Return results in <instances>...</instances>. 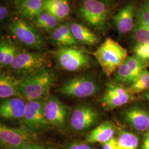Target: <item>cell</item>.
Segmentation results:
<instances>
[{"label":"cell","instance_id":"cell-1","mask_svg":"<svg viewBox=\"0 0 149 149\" xmlns=\"http://www.w3.org/2000/svg\"><path fill=\"white\" fill-rule=\"evenodd\" d=\"M19 89L28 101L47 99L55 81L53 72L47 68L20 79Z\"/></svg>","mask_w":149,"mask_h":149},{"label":"cell","instance_id":"cell-2","mask_svg":"<svg viewBox=\"0 0 149 149\" xmlns=\"http://www.w3.org/2000/svg\"><path fill=\"white\" fill-rule=\"evenodd\" d=\"M107 76L116 72L128 58V51L117 42L108 38L93 53Z\"/></svg>","mask_w":149,"mask_h":149},{"label":"cell","instance_id":"cell-3","mask_svg":"<svg viewBox=\"0 0 149 149\" xmlns=\"http://www.w3.org/2000/svg\"><path fill=\"white\" fill-rule=\"evenodd\" d=\"M53 55L59 67L68 71L74 72L90 66L89 54L82 47H60L54 52Z\"/></svg>","mask_w":149,"mask_h":149},{"label":"cell","instance_id":"cell-4","mask_svg":"<svg viewBox=\"0 0 149 149\" xmlns=\"http://www.w3.org/2000/svg\"><path fill=\"white\" fill-rule=\"evenodd\" d=\"M49 64V58L45 54L18 51L10 68L15 74L23 79L47 68Z\"/></svg>","mask_w":149,"mask_h":149},{"label":"cell","instance_id":"cell-5","mask_svg":"<svg viewBox=\"0 0 149 149\" xmlns=\"http://www.w3.org/2000/svg\"><path fill=\"white\" fill-rule=\"evenodd\" d=\"M79 16L86 24L98 32L106 29L108 11L106 4L98 0H83Z\"/></svg>","mask_w":149,"mask_h":149},{"label":"cell","instance_id":"cell-6","mask_svg":"<svg viewBox=\"0 0 149 149\" xmlns=\"http://www.w3.org/2000/svg\"><path fill=\"white\" fill-rule=\"evenodd\" d=\"M8 28L12 35L27 47L37 50L44 47L43 38L34 28L23 19L13 18L9 23Z\"/></svg>","mask_w":149,"mask_h":149},{"label":"cell","instance_id":"cell-7","mask_svg":"<svg viewBox=\"0 0 149 149\" xmlns=\"http://www.w3.org/2000/svg\"><path fill=\"white\" fill-rule=\"evenodd\" d=\"M98 85L90 76L80 75L65 82L59 92L65 96L84 98L93 96L98 90Z\"/></svg>","mask_w":149,"mask_h":149},{"label":"cell","instance_id":"cell-8","mask_svg":"<svg viewBox=\"0 0 149 149\" xmlns=\"http://www.w3.org/2000/svg\"><path fill=\"white\" fill-rule=\"evenodd\" d=\"M36 134L22 125L19 127L0 125V141L6 149H11L24 144L37 143Z\"/></svg>","mask_w":149,"mask_h":149},{"label":"cell","instance_id":"cell-9","mask_svg":"<svg viewBox=\"0 0 149 149\" xmlns=\"http://www.w3.org/2000/svg\"><path fill=\"white\" fill-rule=\"evenodd\" d=\"M136 99L128 87L116 82L107 84L106 90L100 99L102 106L108 111L127 104Z\"/></svg>","mask_w":149,"mask_h":149},{"label":"cell","instance_id":"cell-10","mask_svg":"<svg viewBox=\"0 0 149 149\" xmlns=\"http://www.w3.org/2000/svg\"><path fill=\"white\" fill-rule=\"evenodd\" d=\"M45 101V99L28 102L24 116L21 120L22 125L34 133H40L49 127L44 113Z\"/></svg>","mask_w":149,"mask_h":149},{"label":"cell","instance_id":"cell-11","mask_svg":"<svg viewBox=\"0 0 149 149\" xmlns=\"http://www.w3.org/2000/svg\"><path fill=\"white\" fill-rule=\"evenodd\" d=\"M149 61L135 55L128 56L115 74V82L122 85H131L140 74L147 69Z\"/></svg>","mask_w":149,"mask_h":149},{"label":"cell","instance_id":"cell-12","mask_svg":"<svg viewBox=\"0 0 149 149\" xmlns=\"http://www.w3.org/2000/svg\"><path fill=\"white\" fill-rule=\"evenodd\" d=\"M44 113L49 126L60 130L66 128L69 109L56 97L49 96L45 99Z\"/></svg>","mask_w":149,"mask_h":149},{"label":"cell","instance_id":"cell-13","mask_svg":"<svg viewBox=\"0 0 149 149\" xmlns=\"http://www.w3.org/2000/svg\"><path fill=\"white\" fill-rule=\"evenodd\" d=\"M100 117L98 112L92 107L84 104L75 108L70 117V127L76 132H83L90 129Z\"/></svg>","mask_w":149,"mask_h":149},{"label":"cell","instance_id":"cell-14","mask_svg":"<svg viewBox=\"0 0 149 149\" xmlns=\"http://www.w3.org/2000/svg\"><path fill=\"white\" fill-rule=\"evenodd\" d=\"M123 118L127 125L135 130L144 133L149 130V112L143 108H128L123 113Z\"/></svg>","mask_w":149,"mask_h":149},{"label":"cell","instance_id":"cell-15","mask_svg":"<svg viewBox=\"0 0 149 149\" xmlns=\"http://www.w3.org/2000/svg\"><path fill=\"white\" fill-rule=\"evenodd\" d=\"M136 5L132 2L124 6L113 17L114 26L120 34L132 31L135 26L134 17L136 14Z\"/></svg>","mask_w":149,"mask_h":149},{"label":"cell","instance_id":"cell-16","mask_svg":"<svg viewBox=\"0 0 149 149\" xmlns=\"http://www.w3.org/2000/svg\"><path fill=\"white\" fill-rule=\"evenodd\" d=\"M27 103L21 97L5 99L0 106L1 117L6 119H20L23 117Z\"/></svg>","mask_w":149,"mask_h":149},{"label":"cell","instance_id":"cell-17","mask_svg":"<svg viewBox=\"0 0 149 149\" xmlns=\"http://www.w3.org/2000/svg\"><path fill=\"white\" fill-rule=\"evenodd\" d=\"M116 127L113 123L106 121L101 123L86 135L85 141L88 143L103 144L113 138Z\"/></svg>","mask_w":149,"mask_h":149},{"label":"cell","instance_id":"cell-18","mask_svg":"<svg viewBox=\"0 0 149 149\" xmlns=\"http://www.w3.org/2000/svg\"><path fill=\"white\" fill-rule=\"evenodd\" d=\"M20 80L11 74L3 73L0 76V97L7 99L12 97L23 98L19 89Z\"/></svg>","mask_w":149,"mask_h":149},{"label":"cell","instance_id":"cell-19","mask_svg":"<svg viewBox=\"0 0 149 149\" xmlns=\"http://www.w3.org/2000/svg\"><path fill=\"white\" fill-rule=\"evenodd\" d=\"M51 39L53 43L60 47H72L77 45L69 26L63 23L58 24L51 33Z\"/></svg>","mask_w":149,"mask_h":149},{"label":"cell","instance_id":"cell-20","mask_svg":"<svg viewBox=\"0 0 149 149\" xmlns=\"http://www.w3.org/2000/svg\"><path fill=\"white\" fill-rule=\"evenodd\" d=\"M70 28L78 43L94 45L99 42V38L89 28L77 23H71Z\"/></svg>","mask_w":149,"mask_h":149},{"label":"cell","instance_id":"cell-21","mask_svg":"<svg viewBox=\"0 0 149 149\" xmlns=\"http://www.w3.org/2000/svg\"><path fill=\"white\" fill-rule=\"evenodd\" d=\"M70 6L67 0H44V11L62 21L69 15Z\"/></svg>","mask_w":149,"mask_h":149},{"label":"cell","instance_id":"cell-22","mask_svg":"<svg viewBox=\"0 0 149 149\" xmlns=\"http://www.w3.org/2000/svg\"><path fill=\"white\" fill-rule=\"evenodd\" d=\"M44 0H25L17 6L20 16L29 19L36 18L44 11Z\"/></svg>","mask_w":149,"mask_h":149},{"label":"cell","instance_id":"cell-23","mask_svg":"<svg viewBox=\"0 0 149 149\" xmlns=\"http://www.w3.org/2000/svg\"><path fill=\"white\" fill-rule=\"evenodd\" d=\"M118 149H138V137L128 131H122L117 138Z\"/></svg>","mask_w":149,"mask_h":149},{"label":"cell","instance_id":"cell-24","mask_svg":"<svg viewBox=\"0 0 149 149\" xmlns=\"http://www.w3.org/2000/svg\"><path fill=\"white\" fill-rule=\"evenodd\" d=\"M36 26L45 31H53L58 25V20L47 11H43L35 18Z\"/></svg>","mask_w":149,"mask_h":149},{"label":"cell","instance_id":"cell-25","mask_svg":"<svg viewBox=\"0 0 149 149\" xmlns=\"http://www.w3.org/2000/svg\"><path fill=\"white\" fill-rule=\"evenodd\" d=\"M128 88L134 95L149 88V71L148 69L144 70Z\"/></svg>","mask_w":149,"mask_h":149},{"label":"cell","instance_id":"cell-26","mask_svg":"<svg viewBox=\"0 0 149 149\" xmlns=\"http://www.w3.org/2000/svg\"><path fill=\"white\" fill-rule=\"evenodd\" d=\"M132 37L137 44H149V28L135 22L132 31Z\"/></svg>","mask_w":149,"mask_h":149},{"label":"cell","instance_id":"cell-27","mask_svg":"<svg viewBox=\"0 0 149 149\" xmlns=\"http://www.w3.org/2000/svg\"><path fill=\"white\" fill-rule=\"evenodd\" d=\"M136 22L149 28V0H147L136 12Z\"/></svg>","mask_w":149,"mask_h":149},{"label":"cell","instance_id":"cell-28","mask_svg":"<svg viewBox=\"0 0 149 149\" xmlns=\"http://www.w3.org/2000/svg\"><path fill=\"white\" fill-rule=\"evenodd\" d=\"M133 52L140 59L149 61V44H136L134 47Z\"/></svg>","mask_w":149,"mask_h":149},{"label":"cell","instance_id":"cell-29","mask_svg":"<svg viewBox=\"0 0 149 149\" xmlns=\"http://www.w3.org/2000/svg\"><path fill=\"white\" fill-rule=\"evenodd\" d=\"M18 52V50L16 45L10 42L9 48L8 50V52L7 54L5 60L4 62L2 68L6 67H10L11 64H12L14 59L15 58Z\"/></svg>","mask_w":149,"mask_h":149},{"label":"cell","instance_id":"cell-30","mask_svg":"<svg viewBox=\"0 0 149 149\" xmlns=\"http://www.w3.org/2000/svg\"><path fill=\"white\" fill-rule=\"evenodd\" d=\"M10 42L7 41V40L1 39L0 43V66L1 68H2V66L4 64L6 57L8 52V50L10 46Z\"/></svg>","mask_w":149,"mask_h":149},{"label":"cell","instance_id":"cell-31","mask_svg":"<svg viewBox=\"0 0 149 149\" xmlns=\"http://www.w3.org/2000/svg\"><path fill=\"white\" fill-rule=\"evenodd\" d=\"M65 149H93L89 145L80 141H75L68 144Z\"/></svg>","mask_w":149,"mask_h":149},{"label":"cell","instance_id":"cell-32","mask_svg":"<svg viewBox=\"0 0 149 149\" xmlns=\"http://www.w3.org/2000/svg\"><path fill=\"white\" fill-rule=\"evenodd\" d=\"M102 144L103 149H118L117 138H113L106 143Z\"/></svg>","mask_w":149,"mask_h":149},{"label":"cell","instance_id":"cell-33","mask_svg":"<svg viewBox=\"0 0 149 149\" xmlns=\"http://www.w3.org/2000/svg\"><path fill=\"white\" fill-rule=\"evenodd\" d=\"M11 149H44V147L41 144L34 143L24 144Z\"/></svg>","mask_w":149,"mask_h":149},{"label":"cell","instance_id":"cell-34","mask_svg":"<svg viewBox=\"0 0 149 149\" xmlns=\"http://www.w3.org/2000/svg\"><path fill=\"white\" fill-rule=\"evenodd\" d=\"M142 149H149V130L145 132L144 133Z\"/></svg>","mask_w":149,"mask_h":149},{"label":"cell","instance_id":"cell-35","mask_svg":"<svg viewBox=\"0 0 149 149\" xmlns=\"http://www.w3.org/2000/svg\"><path fill=\"white\" fill-rule=\"evenodd\" d=\"M8 15V10L7 8L3 6H0V19L1 21H3Z\"/></svg>","mask_w":149,"mask_h":149},{"label":"cell","instance_id":"cell-36","mask_svg":"<svg viewBox=\"0 0 149 149\" xmlns=\"http://www.w3.org/2000/svg\"><path fill=\"white\" fill-rule=\"evenodd\" d=\"M98 1H101L105 4H109V3H112L113 2H114L116 0H98Z\"/></svg>","mask_w":149,"mask_h":149},{"label":"cell","instance_id":"cell-37","mask_svg":"<svg viewBox=\"0 0 149 149\" xmlns=\"http://www.w3.org/2000/svg\"><path fill=\"white\" fill-rule=\"evenodd\" d=\"M24 1H25V0H14L15 3L16 4L17 6H18L19 5L21 2H22Z\"/></svg>","mask_w":149,"mask_h":149},{"label":"cell","instance_id":"cell-38","mask_svg":"<svg viewBox=\"0 0 149 149\" xmlns=\"http://www.w3.org/2000/svg\"><path fill=\"white\" fill-rule=\"evenodd\" d=\"M145 97L148 101H149V91L145 95Z\"/></svg>","mask_w":149,"mask_h":149},{"label":"cell","instance_id":"cell-39","mask_svg":"<svg viewBox=\"0 0 149 149\" xmlns=\"http://www.w3.org/2000/svg\"><path fill=\"white\" fill-rule=\"evenodd\" d=\"M47 149H53V148H48Z\"/></svg>","mask_w":149,"mask_h":149}]
</instances>
